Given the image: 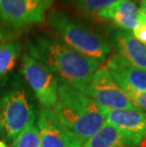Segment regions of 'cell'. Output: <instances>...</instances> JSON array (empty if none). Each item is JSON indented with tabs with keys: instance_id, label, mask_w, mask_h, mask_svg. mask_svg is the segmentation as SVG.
<instances>
[{
	"instance_id": "obj_1",
	"label": "cell",
	"mask_w": 146,
	"mask_h": 147,
	"mask_svg": "<svg viewBox=\"0 0 146 147\" xmlns=\"http://www.w3.org/2000/svg\"><path fill=\"white\" fill-rule=\"evenodd\" d=\"M27 53L46 65L58 79L83 92L90 78L101 63L86 57L59 40L46 35H35L26 42Z\"/></svg>"
},
{
	"instance_id": "obj_2",
	"label": "cell",
	"mask_w": 146,
	"mask_h": 147,
	"mask_svg": "<svg viewBox=\"0 0 146 147\" xmlns=\"http://www.w3.org/2000/svg\"><path fill=\"white\" fill-rule=\"evenodd\" d=\"M54 112L62 123L85 143L106 123L105 110L81 90L59 83Z\"/></svg>"
},
{
	"instance_id": "obj_3",
	"label": "cell",
	"mask_w": 146,
	"mask_h": 147,
	"mask_svg": "<svg viewBox=\"0 0 146 147\" xmlns=\"http://www.w3.org/2000/svg\"><path fill=\"white\" fill-rule=\"evenodd\" d=\"M48 24L56 36L55 38L86 57L102 63L111 51L109 42L102 35L57 9L49 11Z\"/></svg>"
},
{
	"instance_id": "obj_4",
	"label": "cell",
	"mask_w": 146,
	"mask_h": 147,
	"mask_svg": "<svg viewBox=\"0 0 146 147\" xmlns=\"http://www.w3.org/2000/svg\"><path fill=\"white\" fill-rule=\"evenodd\" d=\"M36 120L29 90L20 78L12 80L0 97V124L6 140L11 142Z\"/></svg>"
},
{
	"instance_id": "obj_5",
	"label": "cell",
	"mask_w": 146,
	"mask_h": 147,
	"mask_svg": "<svg viewBox=\"0 0 146 147\" xmlns=\"http://www.w3.org/2000/svg\"><path fill=\"white\" fill-rule=\"evenodd\" d=\"M46 10L36 0H0V41L15 40L42 23Z\"/></svg>"
},
{
	"instance_id": "obj_6",
	"label": "cell",
	"mask_w": 146,
	"mask_h": 147,
	"mask_svg": "<svg viewBox=\"0 0 146 147\" xmlns=\"http://www.w3.org/2000/svg\"><path fill=\"white\" fill-rule=\"evenodd\" d=\"M21 72L42 108L54 107L57 102L59 86L55 74L26 51L21 55Z\"/></svg>"
},
{
	"instance_id": "obj_7",
	"label": "cell",
	"mask_w": 146,
	"mask_h": 147,
	"mask_svg": "<svg viewBox=\"0 0 146 147\" xmlns=\"http://www.w3.org/2000/svg\"><path fill=\"white\" fill-rule=\"evenodd\" d=\"M83 93L104 110L137 108L105 67H100L95 71Z\"/></svg>"
},
{
	"instance_id": "obj_8",
	"label": "cell",
	"mask_w": 146,
	"mask_h": 147,
	"mask_svg": "<svg viewBox=\"0 0 146 147\" xmlns=\"http://www.w3.org/2000/svg\"><path fill=\"white\" fill-rule=\"evenodd\" d=\"M41 147H82L83 143L57 118L53 109L41 108L37 117Z\"/></svg>"
},
{
	"instance_id": "obj_9",
	"label": "cell",
	"mask_w": 146,
	"mask_h": 147,
	"mask_svg": "<svg viewBox=\"0 0 146 147\" xmlns=\"http://www.w3.org/2000/svg\"><path fill=\"white\" fill-rule=\"evenodd\" d=\"M106 123L117 127L135 146L146 139V112L138 108L105 110Z\"/></svg>"
},
{
	"instance_id": "obj_10",
	"label": "cell",
	"mask_w": 146,
	"mask_h": 147,
	"mask_svg": "<svg viewBox=\"0 0 146 147\" xmlns=\"http://www.w3.org/2000/svg\"><path fill=\"white\" fill-rule=\"evenodd\" d=\"M104 67L127 95L146 92V69L129 64L116 54L108 59Z\"/></svg>"
},
{
	"instance_id": "obj_11",
	"label": "cell",
	"mask_w": 146,
	"mask_h": 147,
	"mask_svg": "<svg viewBox=\"0 0 146 147\" xmlns=\"http://www.w3.org/2000/svg\"><path fill=\"white\" fill-rule=\"evenodd\" d=\"M108 42L116 55L137 67L146 69V46L139 42L131 32L118 29L111 33Z\"/></svg>"
},
{
	"instance_id": "obj_12",
	"label": "cell",
	"mask_w": 146,
	"mask_h": 147,
	"mask_svg": "<svg viewBox=\"0 0 146 147\" xmlns=\"http://www.w3.org/2000/svg\"><path fill=\"white\" fill-rule=\"evenodd\" d=\"M96 16L99 19L111 21L119 30L133 32L139 24V9L134 0H118Z\"/></svg>"
},
{
	"instance_id": "obj_13",
	"label": "cell",
	"mask_w": 146,
	"mask_h": 147,
	"mask_svg": "<svg viewBox=\"0 0 146 147\" xmlns=\"http://www.w3.org/2000/svg\"><path fill=\"white\" fill-rule=\"evenodd\" d=\"M82 147H136L120 130L105 123Z\"/></svg>"
},
{
	"instance_id": "obj_14",
	"label": "cell",
	"mask_w": 146,
	"mask_h": 147,
	"mask_svg": "<svg viewBox=\"0 0 146 147\" xmlns=\"http://www.w3.org/2000/svg\"><path fill=\"white\" fill-rule=\"evenodd\" d=\"M22 46L17 40H8L0 44V80L13 69L21 55Z\"/></svg>"
},
{
	"instance_id": "obj_15",
	"label": "cell",
	"mask_w": 146,
	"mask_h": 147,
	"mask_svg": "<svg viewBox=\"0 0 146 147\" xmlns=\"http://www.w3.org/2000/svg\"><path fill=\"white\" fill-rule=\"evenodd\" d=\"M11 147H41L40 132L37 125L30 124L13 139Z\"/></svg>"
},
{
	"instance_id": "obj_16",
	"label": "cell",
	"mask_w": 146,
	"mask_h": 147,
	"mask_svg": "<svg viewBox=\"0 0 146 147\" xmlns=\"http://www.w3.org/2000/svg\"><path fill=\"white\" fill-rule=\"evenodd\" d=\"M117 1L118 0H69L71 4L80 11L94 15L109 8Z\"/></svg>"
},
{
	"instance_id": "obj_17",
	"label": "cell",
	"mask_w": 146,
	"mask_h": 147,
	"mask_svg": "<svg viewBox=\"0 0 146 147\" xmlns=\"http://www.w3.org/2000/svg\"><path fill=\"white\" fill-rule=\"evenodd\" d=\"M133 35L139 42L146 46V16L139 11V24L133 30Z\"/></svg>"
},
{
	"instance_id": "obj_18",
	"label": "cell",
	"mask_w": 146,
	"mask_h": 147,
	"mask_svg": "<svg viewBox=\"0 0 146 147\" xmlns=\"http://www.w3.org/2000/svg\"><path fill=\"white\" fill-rule=\"evenodd\" d=\"M128 96L137 108L146 112V92L130 93Z\"/></svg>"
},
{
	"instance_id": "obj_19",
	"label": "cell",
	"mask_w": 146,
	"mask_h": 147,
	"mask_svg": "<svg viewBox=\"0 0 146 147\" xmlns=\"http://www.w3.org/2000/svg\"><path fill=\"white\" fill-rule=\"evenodd\" d=\"M37 2H39L40 4H42L43 6H45V7L48 9L50 8V6L52 5V3H53L54 0H36Z\"/></svg>"
},
{
	"instance_id": "obj_20",
	"label": "cell",
	"mask_w": 146,
	"mask_h": 147,
	"mask_svg": "<svg viewBox=\"0 0 146 147\" xmlns=\"http://www.w3.org/2000/svg\"><path fill=\"white\" fill-rule=\"evenodd\" d=\"M139 11L146 16V0H139Z\"/></svg>"
},
{
	"instance_id": "obj_21",
	"label": "cell",
	"mask_w": 146,
	"mask_h": 147,
	"mask_svg": "<svg viewBox=\"0 0 146 147\" xmlns=\"http://www.w3.org/2000/svg\"><path fill=\"white\" fill-rule=\"evenodd\" d=\"M0 147H7V145H6V143L4 142H1V140H0Z\"/></svg>"
}]
</instances>
